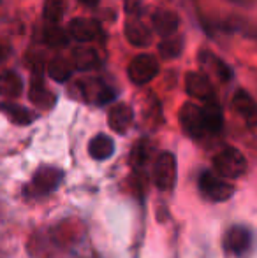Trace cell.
<instances>
[{
	"instance_id": "obj_1",
	"label": "cell",
	"mask_w": 257,
	"mask_h": 258,
	"mask_svg": "<svg viewBox=\"0 0 257 258\" xmlns=\"http://www.w3.org/2000/svg\"><path fill=\"white\" fill-rule=\"evenodd\" d=\"M213 167L222 177L238 179L247 172V160L236 148H226L213 158Z\"/></svg>"
},
{
	"instance_id": "obj_2",
	"label": "cell",
	"mask_w": 257,
	"mask_h": 258,
	"mask_svg": "<svg viewBox=\"0 0 257 258\" xmlns=\"http://www.w3.org/2000/svg\"><path fill=\"white\" fill-rule=\"evenodd\" d=\"M199 190L206 199L213 202H226L227 199L233 197L234 186L227 183V179H222L219 174L212 170H204L199 177Z\"/></svg>"
},
{
	"instance_id": "obj_3",
	"label": "cell",
	"mask_w": 257,
	"mask_h": 258,
	"mask_svg": "<svg viewBox=\"0 0 257 258\" xmlns=\"http://www.w3.org/2000/svg\"><path fill=\"white\" fill-rule=\"evenodd\" d=\"M129 78L136 85H144V83H150L155 76L159 74V63L157 58L151 56V54H137L129 65L127 71Z\"/></svg>"
},
{
	"instance_id": "obj_4",
	"label": "cell",
	"mask_w": 257,
	"mask_h": 258,
	"mask_svg": "<svg viewBox=\"0 0 257 258\" xmlns=\"http://www.w3.org/2000/svg\"><path fill=\"white\" fill-rule=\"evenodd\" d=\"M153 179L161 190H173L176 184V158L173 153H161L155 162Z\"/></svg>"
},
{
	"instance_id": "obj_5",
	"label": "cell",
	"mask_w": 257,
	"mask_h": 258,
	"mask_svg": "<svg viewBox=\"0 0 257 258\" xmlns=\"http://www.w3.org/2000/svg\"><path fill=\"white\" fill-rule=\"evenodd\" d=\"M178 119L182 128L189 134L190 137H201L206 132L204 121H202V111L192 102H187L180 107Z\"/></svg>"
},
{
	"instance_id": "obj_6",
	"label": "cell",
	"mask_w": 257,
	"mask_h": 258,
	"mask_svg": "<svg viewBox=\"0 0 257 258\" xmlns=\"http://www.w3.org/2000/svg\"><path fill=\"white\" fill-rule=\"evenodd\" d=\"M185 90L190 97L199 100H212L213 88L208 76L202 72H189L185 76Z\"/></svg>"
},
{
	"instance_id": "obj_7",
	"label": "cell",
	"mask_w": 257,
	"mask_h": 258,
	"mask_svg": "<svg viewBox=\"0 0 257 258\" xmlns=\"http://www.w3.org/2000/svg\"><path fill=\"white\" fill-rule=\"evenodd\" d=\"M60 183H62V170L55 169V167H42L35 172L34 179H32V188L37 194H49Z\"/></svg>"
},
{
	"instance_id": "obj_8",
	"label": "cell",
	"mask_w": 257,
	"mask_h": 258,
	"mask_svg": "<svg viewBox=\"0 0 257 258\" xmlns=\"http://www.w3.org/2000/svg\"><path fill=\"white\" fill-rule=\"evenodd\" d=\"M226 244H227V249L233 251L234 255H245V253L250 249V244H252L250 230L245 227H233L227 232Z\"/></svg>"
},
{
	"instance_id": "obj_9",
	"label": "cell",
	"mask_w": 257,
	"mask_h": 258,
	"mask_svg": "<svg viewBox=\"0 0 257 258\" xmlns=\"http://www.w3.org/2000/svg\"><path fill=\"white\" fill-rule=\"evenodd\" d=\"M233 105L238 111V114L243 116V119L247 121L248 126L257 125V104L254 102L250 95L245 90H238L233 95Z\"/></svg>"
},
{
	"instance_id": "obj_10",
	"label": "cell",
	"mask_w": 257,
	"mask_h": 258,
	"mask_svg": "<svg viewBox=\"0 0 257 258\" xmlns=\"http://www.w3.org/2000/svg\"><path fill=\"white\" fill-rule=\"evenodd\" d=\"M69 34L78 42H90L99 35V25L93 20L76 18L69 23Z\"/></svg>"
},
{
	"instance_id": "obj_11",
	"label": "cell",
	"mask_w": 257,
	"mask_h": 258,
	"mask_svg": "<svg viewBox=\"0 0 257 258\" xmlns=\"http://www.w3.org/2000/svg\"><path fill=\"white\" fill-rule=\"evenodd\" d=\"M132 109L125 104H117L111 107L110 114H108V123H110V128L115 130L117 134H125L127 128L132 123Z\"/></svg>"
},
{
	"instance_id": "obj_12",
	"label": "cell",
	"mask_w": 257,
	"mask_h": 258,
	"mask_svg": "<svg viewBox=\"0 0 257 258\" xmlns=\"http://www.w3.org/2000/svg\"><path fill=\"white\" fill-rule=\"evenodd\" d=\"M81 90H83V97L86 100L92 99L93 102L97 104H106L110 100H113L115 93L110 86H106L104 83L97 81V79H92V81H83L81 83Z\"/></svg>"
},
{
	"instance_id": "obj_13",
	"label": "cell",
	"mask_w": 257,
	"mask_h": 258,
	"mask_svg": "<svg viewBox=\"0 0 257 258\" xmlns=\"http://www.w3.org/2000/svg\"><path fill=\"white\" fill-rule=\"evenodd\" d=\"M180 20L173 11L161 9L153 14V27L161 37H169L178 30Z\"/></svg>"
},
{
	"instance_id": "obj_14",
	"label": "cell",
	"mask_w": 257,
	"mask_h": 258,
	"mask_svg": "<svg viewBox=\"0 0 257 258\" xmlns=\"http://www.w3.org/2000/svg\"><path fill=\"white\" fill-rule=\"evenodd\" d=\"M125 37L132 46L136 48H146L151 42V32L144 27L141 21L137 20H130L125 25Z\"/></svg>"
},
{
	"instance_id": "obj_15",
	"label": "cell",
	"mask_w": 257,
	"mask_h": 258,
	"mask_svg": "<svg viewBox=\"0 0 257 258\" xmlns=\"http://www.w3.org/2000/svg\"><path fill=\"white\" fill-rule=\"evenodd\" d=\"M202 111V121H204V128L206 132H220L224 126V114H222V109L217 102L212 100H206L204 107H201Z\"/></svg>"
},
{
	"instance_id": "obj_16",
	"label": "cell",
	"mask_w": 257,
	"mask_h": 258,
	"mask_svg": "<svg viewBox=\"0 0 257 258\" xmlns=\"http://www.w3.org/2000/svg\"><path fill=\"white\" fill-rule=\"evenodd\" d=\"M23 90V81L13 71L0 72V95L6 99H16Z\"/></svg>"
},
{
	"instance_id": "obj_17",
	"label": "cell",
	"mask_w": 257,
	"mask_h": 258,
	"mask_svg": "<svg viewBox=\"0 0 257 258\" xmlns=\"http://www.w3.org/2000/svg\"><path fill=\"white\" fill-rule=\"evenodd\" d=\"M88 153L92 158L95 160H108L111 155L115 153V143L110 136L99 134L95 136L88 144Z\"/></svg>"
},
{
	"instance_id": "obj_18",
	"label": "cell",
	"mask_w": 257,
	"mask_h": 258,
	"mask_svg": "<svg viewBox=\"0 0 257 258\" xmlns=\"http://www.w3.org/2000/svg\"><path fill=\"white\" fill-rule=\"evenodd\" d=\"M0 111L7 116L13 123L18 125H28L35 119V114L32 111H28L23 105H18L13 102H0Z\"/></svg>"
},
{
	"instance_id": "obj_19",
	"label": "cell",
	"mask_w": 257,
	"mask_h": 258,
	"mask_svg": "<svg viewBox=\"0 0 257 258\" xmlns=\"http://www.w3.org/2000/svg\"><path fill=\"white\" fill-rule=\"evenodd\" d=\"M72 61H74V67L79 69V71H90V69L97 67L99 56H97L95 49L79 46L72 51Z\"/></svg>"
},
{
	"instance_id": "obj_20",
	"label": "cell",
	"mask_w": 257,
	"mask_h": 258,
	"mask_svg": "<svg viewBox=\"0 0 257 258\" xmlns=\"http://www.w3.org/2000/svg\"><path fill=\"white\" fill-rule=\"evenodd\" d=\"M199 58H201V63L204 65L206 69H210V71L215 72V74L219 76L222 81H229V79L233 78V74H231V69L227 67V65L224 63L219 56H215V54H212L210 51H201Z\"/></svg>"
},
{
	"instance_id": "obj_21",
	"label": "cell",
	"mask_w": 257,
	"mask_h": 258,
	"mask_svg": "<svg viewBox=\"0 0 257 258\" xmlns=\"http://www.w3.org/2000/svg\"><path fill=\"white\" fill-rule=\"evenodd\" d=\"M28 97H30L32 102H34L35 105H39V107H42V109H49L53 104H55V95H53L52 92H48L41 81L32 83Z\"/></svg>"
},
{
	"instance_id": "obj_22",
	"label": "cell",
	"mask_w": 257,
	"mask_h": 258,
	"mask_svg": "<svg viewBox=\"0 0 257 258\" xmlns=\"http://www.w3.org/2000/svg\"><path fill=\"white\" fill-rule=\"evenodd\" d=\"M183 51V39L182 37H164V41L159 44V54L164 60H175Z\"/></svg>"
},
{
	"instance_id": "obj_23",
	"label": "cell",
	"mask_w": 257,
	"mask_h": 258,
	"mask_svg": "<svg viewBox=\"0 0 257 258\" xmlns=\"http://www.w3.org/2000/svg\"><path fill=\"white\" fill-rule=\"evenodd\" d=\"M44 41L52 48H65L69 42V37L59 27V23H52L48 28H44Z\"/></svg>"
},
{
	"instance_id": "obj_24",
	"label": "cell",
	"mask_w": 257,
	"mask_h": 258,
	"mask_svg": "<svg viewBox=\"0 0 257 258\" xmlns=\"http://www.w3.org/2000/svg\"><path fill=\"white\" fill-rule=\"evenodd\" d=\"M48 74L52 76V79L59 83H64L71 78V65L64 60V58H53L48 65Z\"/></svg>"
},
{
	"instance_id": "obj_25",
	"label": "cell",
	"mask_w": 257,
	"mask_h": 258,
	"mask_svg": "<svg viewBox=\"0 0 257 258\" xmlns=\"http://www.w3.org/2000/svg\"><path fill=\"white\" fill-rule=\"evenodd\" d=\"M65 4L64 0H46L44 9H42V16L48 23H59L64 16Z\"/></svg>"
},
{
	"instance_id": "obj_26",
	"label": "cell",
	"mask_w": 257,
	"mask_h": 258,
	"mask_svg": "<svg viewBox=\"0 0 257 258\" xmlns=\"http://www.w3.org/2000/svg\"><path fill=\"white\" fill-rule=\"evenodd\" d=\"M148 155H150V144L148 141H141L136 146V151H134V156H136V163H144L148 160Z\"/></svg>"
},
{
	"instance_id": "obj_27",
	"label": "cell",
	"mask_w": 257,
	"mask_h": 258,
	"mask_svg": "<svg viewBox=\"0 0 257 258\" xmlns=\"http://www.w3.org/2000/svg\"><path fill=\"white\" fill-rule=\"evenodd\" d=\"M79 4H83V6H88V7H93V6H97V2L99 0H78Z\"/></svg>"
},
{
	"instance_id": "obj_28",
	"label": "cell",
	"mask_w": 257,
	"mask_h": 258,
	"mask_svg": "<svg viewBox=\"0 0 257 258\" xmlns=\"http://www.w3.org/2000/svg\"><path fill=\"white\" fill-rule=\"evenodd\" d=\"M7 51H9V49H7L4 44H0V61L6 60V54H7Z\"/></svg>"
}]
</instances>
